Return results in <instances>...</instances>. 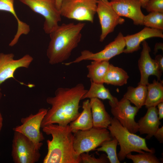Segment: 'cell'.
I'll use <instances>...</instances> for the list:
<instances>
[{
  "label": "cell",
  "mask_w": 163,
  "mask_h": 163,
  "mask_svg": "<svg viewBox=\"0 0 163 163\" xmlns=\"http://www.w3.org/2000/svg\"><path fill=\"white\" fill-rule=\"evenodd\" d=\"M87 91L82 83L71 88H58L54 96L46 99L51 107L43 118L41 127L55 123L66 126L75 120L80 114V101Z\"/></svg>",
  "instance_id": "obj_1"
},
{
  "label": "cell",
  "mask_w": 163,
  "mask_h": 163,
  "mask_svg": "<svg viewBox=\"0 0 163 163\" xmlns=\"http://www.w3.org/2000/svg\"><path fill=\"white\" fill-rule=\"evenodd\" d=\"M43 131L52 136L47 140V153L43 163H80V156L74 148V135L69 125L66 126L54 124L43 127Z\"/></svg>",
  "instance_id": "obj_2"
},
{
  "label": "cell",
  "mask_w": 163,
  "mask_h": 163,
  "mask_svg": "<svg viewBox=\"0 0 163 163\" xmlns=\"http://www.w3.org/2000/svg\"><path fill=\"white\" fill-rule=\"evenodd\" d=\"M85 25L82 22L63 23L50 34V40L46 55L50 64L62 63L69 58L81 40V31Z\"/></svg>",
  "instance_id": "obj_3"
},
{
  "label": "cell",
  "mask_w": 163,
  "mask_h": 163,
  "mask_svg": "<svg viewBox=\"0 0 163 163\" xmlns=\"http://www.w3.org/2000/svg\"><path fill=\"white\" fill-rule=\"evenodd\" d=\"M107 129L112 138L117 140L120 146V150L117 155L120 161L124 160L128 154L133 152H155L154 149L148 147L145 139L129 132L114 117H112L111 123Z\"/></svg>",
  "instance_id": "obj_4"
},
{
  "label": "cell",
  "mask_w": 163,
  "mask_h": 163,
  "mask_svg": "<svg viewBox=\"0 0 163 163\" xmlns=\"http://www.w3.org/2000/svg\"><path fill=\"white\" fill-rule=\"evenodd\" d=\"M74 148L78 155L95 150L105 141L112 138L107 129L95 128L74 133Z\"/></svg>",
  "instance_id": "obj_5"
},
{
  "label": "cell",
  "mask_w": 163,
  "mask_h": 163,
  "mask_svg": "<svg viewBox=\"0 0 163 163\" xmlns=\"http://www.w3.org/2000/svg\"><path fill=\"white\" fill-rule=\"evenodd\" d=\"M98 0H62L59 10L61 16L93 23Z\"/></svg>",
  "instance_id": "obj_6"
},
{
  "label": "cell",
  "mask_w": 163,
  "mask_h": 163,
  "mask_svg": "<svg viewBox=\"0 0 163 163\" xmlns=\"http://www.w3.org/2000/svg\"><path fill=\"white\" fill-rule=\"evenodd\" d=\"M33 11L44 17L43 29L50 34L59 25L61 15L56 7L55 0H19Z\"/></svg>",
  "instance_id": "obj_7"
},
{
  "label": "cell",
  "mask_w": 163,
  "mask_h": 163,
  "mask_svg": "<svg viewBox=\"0 0 163 163\" xmlns=\"http://www.w3.org/2000/svg\"><path fill=\"white\" fill-rule=\"evenodd\" d=\"M48 109H39L36 114H31L28 116L22 118L21 124L13 128L14 132L20 133L28 138L38 150L43 145L42 142L44 138L40 128L42 122L46 114Z\"/></svg>",
  "instance_id": "obj_8"
},
{
  "label": "cell",
  "mask_w": 163,
  "mask_h": 163,
  "mask_svg": "<svg viewBox=\"0 0 163 163\" xmlns=\"http://www.w3.org/2000/svg\"><path fill=\"white\" fill-rule=\"evenodd\" d=\"M11 156L15 163H35L38 161L41 154L28 138L20 133L14 132Z\"/></svg>",
  "instance_id": "obj_9"
},
{
  "label": "cell",
  "mask_w": 163,
  "mask_h": 163,
  "mask_svg": "<svg viewBox=\"0 0 163 163\" xmlns=\"http://www.w3.org/2000/svg\"><path fill=\"white\" fill-rule=\"evenodd\" d=\"M111 111L116 119L130 132L136 133L138 131V125L135 118L139 109L132 106L130 102L123 97L120 101L117 98L114 103L109 101Z\"/></svg>",
  "instance_id": "obj_10"
},
{
  "label": "cell",
  "mask_w": 163,
  "mask_h": 163,
  "mask_svg": "<svg viewBox=\"0 0 163 163\" xmlns=\"http://www.w3.org/2000/svg\"><path fill=\"white\" fill-rule=\"evenodd\" d=\"M125 46L124 36L120 32L113 41L106 45L100 51L93 53L88 50H84L81 52L80 56L74 60L64 63V64L68 66L86 60L109 61L114 56L123 53Z\"/></svg>",
  "instance_id": "obj_11"
},
{
  "label": "cell",
  "mask_w": 163,
  "mask_h": 163,
  "mask_svg": "<svg viewBox=\"0 0 163 163\" xmlns=\"http://www.w3.org/2000/svg\"><path fill=\"white\" fill-rule=\"evenodd\" d=\"M96 13L101 27L100 41H103L107 35L113 32L117 26L125 22L112 8L108 0H98Z\"/></svg>",
  "instance_id": "obj_12"
},
{
  "label": "cell",
  "mask_w": 163,
  "mask_h": 163,
  "mask_svg": "<svg viewBox=\"0 0 163 163\" xmlns=\"http://www.w3.org/2000/svg\"><path fill=\"white\" fill-rule=\"evenodd\" d=\"M14 58L12 53H0V91L2 83L8 79L14 78V74L18 69L28 68L33 60V57L28 54L18 59Z\"/></svg>",
  "instance_id": "obj_13"
},
{
  "label": "cell",
  "mask_w": 163,
  "mask_h": 163,
  "mask_svg": "<svg viewBox=\"0 0 163 163\" xmlns=\"http://www.w3.org/2000/svg\"><path fill=\"white\" fill-rule=\"evenodd\" d=\"M142 49L138 61V66L140 73L139 83L147 85L149 77L151 75L155 76L158 80H161L162 72L155 59L152 58L150 52L151 49L145 40L142 42Z\"/></svg>",
  "instance_id": "obj_14"
},
{
  "label": "cell",
  "mask_w": 163,
  "mask_h": 163,
  "mask_svg": "<svg viewBox=\"0 0 163 163\" xmlns=\"http://www.w3.org/2000/svg\"><path fill=\"white\" fill-rule=\"evenodd\" d=\"M110 2L119 16L131 19L135 25H143L145 15L138 0H111Z\"/></svg>",
  "instance_id": "obj_15"
},
{
  "label": "cell",
  "mask_w": 163,
  "mask_h": 163,
  "mask_svg": "<svg viewBox=\"0 0 163 163\" xmlns=\"http://www.w3.org/2000/svg\"><path fill=\"white\" fill-rule=\"evenodd\" d=\"M163 38V30L147 27L134 34L124 37L126 48L123 52L131 53L139 50L140 44L145 40L152 37Z\"/></svg>",
  "instance_id": "obj_16"
},
{
  "label": "cell",
  "mask_w": 163,
  "mask_h": 163,
  "mask_svg": "<svg viewBox=\"0 0 163 163\" xmlns=\"http://www.w3.org/2000/svg\"><path fill=\"white\" fill-rule=\"evenodd\" d=\"M138 123V131L140 135L147 134L146 138L148 139L153 136L161 123L156 107L147 108L146 113L140 118Z\"/></svg>",
  "instance_id": "obj_17"
},
{
  "label": "cell",
  "mask_w": 163,
  "mask_h": 163,
  "mask_svg": "<svg viewBox=\"0 0 163 163\" xmlns=\"http://www.w3.org/2000/svg\"><path fill=\"white\" fill-rule=\"evenodd\" d=\"M90 104L93 127L107 129L111 123L112 117L106 110L103 102L99 99L93 98L90 99Z\"/></svg>",
  "instance_id": "obj_18"
},
{
  "label": "cell",
  "mask_w": 163,
  "mask_h": 163,
  "mask_svg": "<svg viewBox=\"0 0 163 163\" xmlns=\"http://www.w3.org/2000/svg\"><path fill=\"white\" fill-rule=\"evenodd\" d=\"M83 110L77 118L69 124L73 133L79 130H85L93 127V120L90 100L87 99L82 103Z\"/></svg>",
  "instance_id": "obj_19"
},
{
  "label": "cell",
  "mask_w": 163,
  "mask_h": 163,
  "mask_svg": "<svg viewBox=\"0 0 163 163\" xmlns=\"http://www.w3.org/2000/svg\"><path fill=\"white\" fill-rule=\"evenodd\" d=\"M163 83L161 81L154 80L147 85V94L144 105L147 108L156 107L163 102Z\"/></svg>",
  "instance_id": "obj_20"
},
{
  "label": "cell",
  "mask_w": 163,
  "mask_h": 163,
  "mask_svg": "<svg viewBox=\"0 0 163 163\" xmlns=\"http://www.w3.org/2000/svg\"><path fill=\"white\" fill-rule=\"evenodd\" d=\"M110 64L109 61H93L87 66V77L94 82L104 84Z\"/></svg>",
  "instance_id": "obj_21"
},
{
  "label": "cell",
  "mask_w": 163,
  "mask_h": 163,
  "mask_svg": "<svg viewBox=\"0 0 163 163\" xmlns=\"http://www.w3.org/2000/svg\"><path fill=\"white\" fill-rule=\"evenodd\" d=\"M129 76L123 69L110 64L104 79V83L121 86L127 83Z\"/></svg>",
  "instance_id": "obj_22"
},
{
  "label": "cell",
  "mask_w": 163,
  "mask_h": 163,
  "mask_svg": "<svg viewBox=\"0 0 163 163\" xmlns=\"http://www.w3.org/2000/svg\"><path fill=\"white\" fill-rule=\"evenodd\" d=\"M147 94V85L139 83L135 88L130 86L128 87L123 97L139 109L145 105Z\"/></svg>",
  "instance_id": "obj_23"
},
{
  "label": "cell",
  "mask_w": 163,
  "mask_h": 163,
  "mask_svg": "<svg viewBox=\"0 0 163 163\" xmlns=\"http://www.w3.org/2000/svg\"><path fill=\"white\" fill-rule=\"evenodd\" d=\"M103 83H97L91 81V85L89 90L82 96V100L97 98L102 100H108L114 103L117 98L113 96L109 90L106 88Z\"/></svg>",
  "instance_id": "obj_24"
},
{
  "label": "cell",
  "mask_w": 163,
  "mask_h": 163,
  "mask_svg": "<svg viewBox=\"0 0 163 163\" xmlns=\"http://www.w3.org/2000/svg\"><path fill=\"white\" fill-rule=\"evenodd\" d=\"M0 11L11 14L16 19L18 24L17 30L15 36L19 38L22 34L27 35L30 32L29 26L21 21L18 18L14 7V0H0Z\"/></svg>",
  "instance_id": "obj_25"
},
{
  "label": "cell",
  "mask_w": 163,
  "mask_h": 163,
  "mask_svg": "<svg viewBox=\"0 0 163 163\" xmlns=\"http://www.w3.org/2000/svg\"><path fill=\"white\" fill-rule=\"evenodd\" d=\"M118 143L117 140L114 138L104 142L100 147L96 149L97 152H105L109 162L110 163H120L117 153V148Z\"/></svg>",
  "instance_id": "obj_26"
},
{
  "label": "cell",
  "mask_w": 163,
  "mask_h": 163,
  "mask_svg": "<svg viewBox=\"0 0 163 163\" xmlns=\"http://www.w3.org/2000/svg\"><path fill=\"white\" fill-rule=\"evenodd\" d=\"M143 25L146 27L163 30V13L152 12L145 15Z\"/></svg>",
  "instance_id": "obj_27"
},
{
  "label": "cell",
  "mask_w": 163,
  "mask_h": 163,
  "mask_svg": "<svg viewBox=\"0 0 163 163\" xmlns=\"http://www.w3.org/2000/svg\"><path fill=\"white\" fill-rule=\"evenodd\" d=\"M155 152H146L132 155L131 153L126 157L127 158L132 161L133 163H160V159L154 155Z\"/></svg>",
  "instance_id": "obj_28"
},
{
  "label": "cell",
  "mask_w": 163,
  "mask_h": 163,
  "mask_svg": "<svg viewBox=\"0 0 163 163\" xmlns=\"http://www.w3.org/2000/svg\"><path fill=\"white\" fill-rule=\"evenodd\" d=\"M81 162L83 163H110L107 156L103 155L99 158H96L93 155H90L88 152H84L80 155Z\"/></svg>",
  "instance_id": "obj_29"
},
{
  "label": "cell",
  "mask_w": 163,
  "mask_h": 163,
  "mask_svg": "<svg viewBox=\"0 0 163 163\" xmlns=\"http://www.w3.org/2000/svg\"><path fill=\"white\" fill-rule=\"evenodd\" d=\"M148 12L163 13V0H150L145 8Z\"/></svg>",
  "instance_id": "obj_30"
},
{
  "label": "cell",
  "mask_w": 163,
  "mask_h": 163,
  "mask_svg": "<svg viewBox=\"0 0 163 163\" xmlns=\"http://www.w3.org/2000/svg\"><path fill=\"white\" fill-rule=\"evenodd\" d=\"M155 138L161 143L163 142V126L159 128L154 135Z\"/></svg>",
  "instance_id": "obj_31"
},
{
  "label": "cell",
  "mask_w": 163,
  "mask_h": 163,
  "mask_svg": "<svg viewBox=\"0 0 163 163\" xmlns=\"http://www.w3.org/2000/svg\"><path fill=\"white\" fill-rule=\"evenodd\" d=\"M159 68L162 72L163 71V57L161 55H157L155 58Z\"/></svg>",
  "instance_id": "obj_32"
},
{
  "label": "cell",
  "mask_w": 163,
  "mask_h": 163,
  "mask_svg": "<svg viewBox=\"0 0 163 163\" xmlns=\"http://www.w3.org/2000/svg\"><path fill=\"white\" fill-rule=\"evenodd\" d=\"M157 106L158 118L161 120L163 118V102L159 103Z\"/></svg>",
  "instance_id": "obj_33"
},
{
  "label": "cell",
  "mask_w": 163,
  "mask_h": 163,
  "mask_svg": "<svg viewBox=\"0 0 163 163\" xmlns=\"http://www.w3.org/2000/svg\"><path fill=\"white\" fill-rule=\"evenodd\" d=\"M140 2L141 7L145 8V7L149 1L150 0H138Z\"/></svg>",
  "instance_id": "obj_34"
},
{
  "label": "cell",
  "mask_w": 163,
  "mask_h": 163,
  "mask_svg": "<svg viewBox=\"0 0 163 163\" xmlns=\"http://www.w3.org/2000/svg\"><path fill=\"white\" fill-rule=\"evenodd\" d=\"M62 0H55L56 7L59 11Z\"/></svg>",
  "instance_id": "obj_35"
},
{
  "label": "cell",
  "mask_w": 163,
  "mask_h": 163,
  "mask_svg": "<svg viewBox=\"0 0 163 163\" xmlns=\"http://www.w3.org/2000/svg\"><path fill=\"white\" fill-rule=\"evenodd\" d=\"M3 119L2 114L0 111V132L1 131L3 125Z\"/></svg>",
  "instance_id": "obj_36"
},
{
  "label": "cell",
  "mask_w": 163,
  "mask_h": 163,
  "mask_svg": "<svg viewBox=\"0 0 163 163\" xmlns=\"http://www.w3.org/2000/svg\"><path fill=\"white\" fill-rule=\"evenodd\" d=\"M2 96V94L1 92V91H0V100H1Z\"/></svg>",
  "instance_id": "obj_37"
},
{
  "label": "cell",
  "mask_w": 163,
  "mask_h": 163,
  "mask_svg": "<svg viewBox=\"0 0 163 163\" xmlns=\"http://www.w3.org/2000/svg\"></svg>",
  "instance_id": "obj_38"
}]
</instances>
